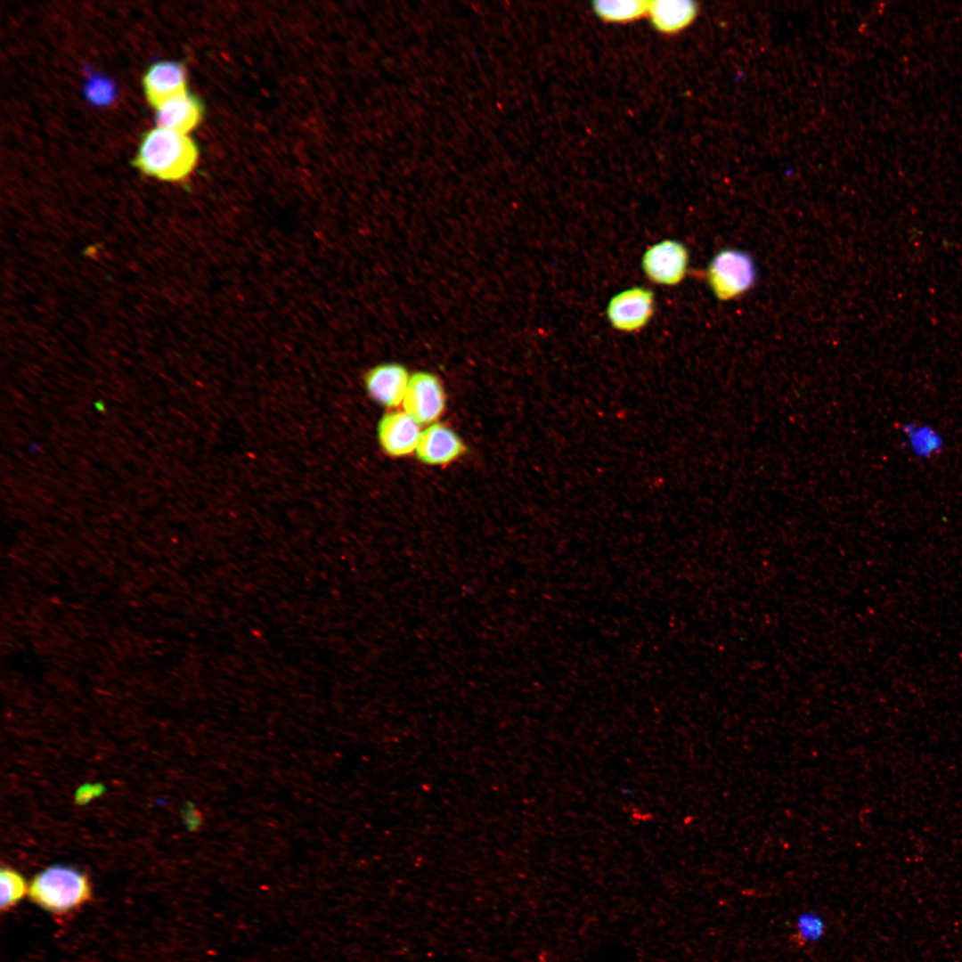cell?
Wrapping results in <instances>:
<instances>
[{
    "mask_svg": "<svg viewBox=\"0 0 962 962\" xmlns=\"http://www.w3.org/2000/svg\"><path fill=\"white\" fill-rule=\"evenodd\" d=\"M199 158L195 143L186 135L155 127L142 135L133 165L163 181H180L194 169Z\"/></svg>",
    "mask_w": 962,
    "mask_h": 962,
    "instance_id": "6da1fadb",
    "label": "cell"
},
{
    "mask_svg": "<svg viewBox=\"0 0 962 962\" xmlns=\"http://www.w3.org/2000/svg\"><path fill=\"white\" fill-rule=\"evenodd\" d=\"M28 893L42 909L53 913H66L91 899L92 886L81 871L64 865H53L33 877Z\"/></svg>",
    "mask_w": 962,
    "mask_h": 962,
    "instance_id": "7a4b0ae2",
    "label": "cell"
},
{
    "mask_svg": "<svg viewBox=\"0 0 962 962\" xmlns=\"http://www.w3.org/2000/svg\"><path fill=\"white\" fill-rule=\"evenodd\" d=\"M757 270L753 257L736 249L718 251L706 269V281L716 298L735 299L755 284Z\"/></svg>",
    "mask_w": 962,
    "mask_h": 962,
    "instance_id": "3957f363",
    "label": "cell"
},
{
    "mask_svg": "<svg viewBox=\"0 0 962 962\" xmlns=\"http://www.w3.org/2000/svg\"><path fill=\"white\" fill-rule=\"evenodd\" d=\"M689 251L676 240H664L646 249L641 257V268L648 280L658 285L675 286L686 276Z\"/></svg>",
    "mask_w": 962,
    "mask_h": 962,
    "instance_id": "277c9868",
    "label": "cell"
},
{
    "mask_svg": "<svg viewBox=\"0 0 962 962\" xmlns=\"http://www.w3.org/2000/svg\"><path fill=\"white\" fill-rule=\"evenodd\" d=\"M655 311V295L648 288L634 286L611 298L606 314L611 326L620 331L635 332L643 329Z\"/></svg>",
    "mask_w": 962,
    "mask_h": 962,
    "instance_id": "5b68a950",
    "label": "cell"
},
{
    "mask_svg": "<svg viewBox=\"0 0 962 962\" xmlns=\"http://www.w3.org/2000/svg\"><path fill=\"white\" fill-rule=\"evenodd\" d=\"M402 404L404 411L420 425L436 420L445 406V395L438 378L427 371L412 374Z\"/></svg>",
    "mask_w": 962,
    "mask_h": 962,
    "instance_id": "8992f818",
    "label": "cell"
},
{
    "mask_svg": "<svg viewBox=\"0 0 962 962\" xmlns=\"http://www.w3.org/2000/svg\"><path fill=\"white\" fill-rule=\"evenodd\" d=\"M377 430L381 448L394 457L415 452L421 434L420 424L404 411L386 413L379 420Z\"/></svg>",
    "mask_w": 962,
    "mask_h": 962,
    "instance_id": "52a82bcc",
    "label": "cell"
},
{
    "mask_svg": "<svg viewBox=\"0 0 962 962\" xmlns=\"http://www.w3.org/2000/svg\"><path fill=\"white\" fill-rule=\"evenodd\" d=\"M411 376L399 363L378 364L363 377L364 387L372 400L387 407L403 404Z\"/></svg>",
    "mask_w": 962,
    "mask_h": 962,
    "instance_id": "ba28073f",
    "label": "cell"
},
{
    "mask_svg": "<svg viewBox=\"0 0 962 962\" xmlns=\"http://www.w3.org/2000/svg\"><path fill=\"white\" fill-rule=\"evenodd\" d=\"M147 102L157 109L186 89V69L178 61H162L151 64L143 77Z\"/></svg>",
    "mask_w": 962,
    "mask_h": 962,
    "instance_id": "9c48e42d",
    "label": "cell"
},
{
    "mask_svg": "<svg viewBox=\"0 0 962 962\" xmlns=\"http://www.w3.org/2000/svg\"><path fill=\"white\" fill-rule=\"evenodd\" d=\"M464 450L461 439L454 431L435 423L421 431L415 453L426 464L443 465L455 461Z\"/></svg>",
    "mask_w": 962,
    "mask_h": 962,
    "instance_id": "30bf717a",
    "label": "cell"
},
{
    "mask_svg": "<svg viewBox=\"0 0 962 962\" xmlns=\"http://www.w3.org/2000/svg\"><path fill=\"white\" fill-rule=\"evenodd\" d=\"M203 111L200 100L185 90L156 109V124L159 127L186 135L200 124Z\"/></svg>",
    "mask_w": 962,
    "mask_h": 962,
    "instance_id": "8fae6325",
    "label": "cell"
},
{
    "mask_svg": "<svg viewBox=\"0 0 962 962\" xmlns=\"http://www.w3.org/2000/svg\"><path fill=\"white\" fill-rule=\"evenodd\" d=\"M697 13V4L693 1L662 0L649 2L647 16L657 31L675 34L688 28Z\"/></svg>",
    "mask_w": 962,
    "mask_h": 962,
    "instance_id": "7c38bea8",
    "label": "cell"
},
{
    "mask_svg": "<svg viewBox=\"0 0 962 962\" xmlns=\"http://www.w3.org/2000/svg\"><path fill=\"white\" fill-rule=\"evenodd\" d=\"M648 1L606 0L592 4L594 13L602 20L611 23H627L647 15Z\"/></svg>",
    "mask_w": 962,
    "mask_h": 962,
    "instance_id": "4fadbf2b",
    "label": "cell"
},
{
    "mask_svg": "<svg viewBox=\"0 0 962 962\" xmlns=\"http://www.w3.org/2000/svg\"><path fill=\"white\" fill-rule=\"evenodd\" d=\"M0 879V905L3 910L13 907L29 893V885L24 877L17 870L10 867H2Z\"/></svg>",
    "mask_w": 962,
    "mask_h": 962,
    "instance_id": "5bb4252c",
    "label": "cell"
},
{
    "mask_svg": "<svg viewBox=\"0 0 962 962\" xmlns=\"http://www.w3.org/2000/svg\"><path fill=\"white\" fill-rule=\"evenodd\" d=\"M85 94L94 105L107 106L113 102L117 92L115 85L110 79L98 75H92L86 83Z\"/></svg>",
    "mask_w": 962,
    "mask_h": 962,
    "instance_id": "9a60e30c",
    "label": "cell"
},
{
    "mask_svg": "<svg viewBox=\"0 0 962 962\" xmlns=\"http://www.w3.org/2000/svg\"><path fill=\"white\" fill-rule=\"evenodd\" d=\"M822 925L818 918L804 916L800 921V931L803 938L812 939L821 933Z\"/></svg>",
    "mask_w": 962,
    "mask_h": 962,
    "instance_id": "2e32d148",
    "label": "cell"
},
{
    "mask_svg": "<svg viewBox=\"0 0 962 962\" xmlns=\"http://www.w3.org/2000/svg\"><path fill=\"white\" fill-rule=\"evenodd\" d=\"M102 792H103V787H102V785H99V784H94V785L86 784V785H84L83 787H81L77 790V795H76V801H77V803H80V804L86 803H88L91 799L99 796Z\"/></svg>",
    "mask_w": 962,
    "mask_h": 962,
    "instance_id": "e0dca14e",
    "label": "cell"
},
{
    "mask_svg": "<svg viewBox=\"0 0 962 962\" xmlns=\"http://www.w3.org/2000/svg\"><path fill=\"white\" fill-rule=\"evenodd\" d=\"M183 815L185 824L191 830L194 831L198 829L199 827H200L202 823V817L200 811L193 805H189L185 807Z\"/></svg>",
    "mask_w": 962,
    "mask_h": 962,
    "instance_id": "ac0fdd59",
    "label": "cell"
}]
</instances>
